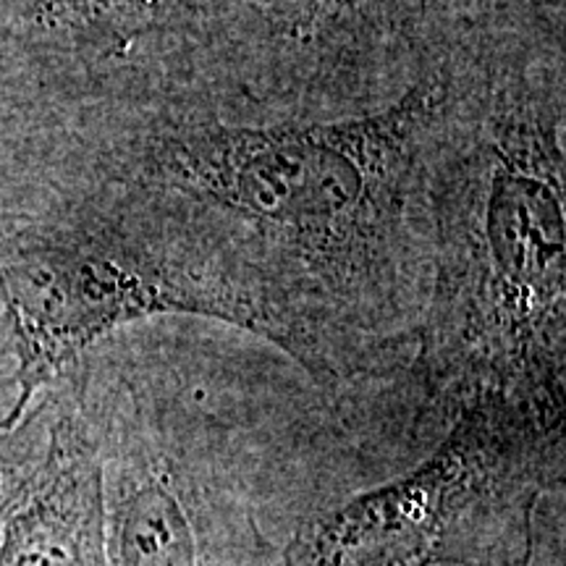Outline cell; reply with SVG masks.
Listing matches in <instances>:
<instances>
[{
    "instance_id": "cell-1",
    "label": "cell",
    "mask_w": 566,
    "mask_h": 566,
    "mask_svg": "<svg viewBox=\"0 0 566 566\" xmlns=\"http://www.w3.org/2000/svg\"><path fill=\"white\" fill-rule=\"evenodd\" d=\"M451 87L422 82L391 108L328 124L158 118L111 137L80 113L108 174L187 212L296 315L328 384L386 365L417 317V210Z\"/></svg>"
},
{
    "instance_id": "cell-2",
    "label": "cell",
    "mask_w": 566,
    "mask_h": 566,
    "mask_svg": "<svg viewBox=\"0 0 566 566\" xmlns=\"http://www.w3.org/2000/svg\"><path fill=\"white\" fill-rule=\"evenodd\" d=\"M0 296L19 384L0 424L111 331L153 315L231 323L315 367L292 310L202 223L105 171L66 116L0 137Z\"/></svg>"
},
{
    "instance_id": "cell-3",
    "label": "cell",
    "mask_w": 566,
    "mask_h": 566,
    "mask_svg": "<svg viewBox=\"0 0 566 566\" xmlns=\"http://www.w3.org/2000/svg\"><path fill=\"white\" fill-rule=\"evenodd\" d=\"M499 80V76H495ZM562 87L451 90L430 160V286L417 344L430 391L564 407Z\"/></svg>"
},
{
    "instance_id": "cell-4",
    "label": "cell",
    "mask_w": 566,
    "mask_h": 566,
    "mask_svg": "<svg viewBox=\"0 0 566 566\" xmlns=\"http://www.w3.org/2000/svg\"><path fill=\"white\" fill-rule=\"evenodd\" d=\"M562 478L564 407L472 396L422 464L304 522L283 566H525Z\"/></svg>"
},
{
    "instance_id": "cell-5",
    "label": "cell",
    "mask_w": 566,
    "mask_h": 566,
    "mask_svg": "<svg viewBox=\"0 0 566 566\" xmlns=\"http://www.w3.org/2000/svg\"><path fill=\"white\" fill-rule=\"evenodd\" d=\"M51 449L0 537V566H108L103 527V443L80 373L55 384Z\"/></svg>"
},
{
    "instance_id": "cell-6",
    "label": "cell",
    "mask_w": 566,
    "mask_h": 566,
    "mask_svg": "<svg viewBox=\"0 0 566 566\" xmlns=\"http://www.w3.org/2000/svg\"><path fill=\"white\" fill-rule=\"evenodd\" d=\"M108 566H210L192 501L150 464L103 459Z\"/></svg>"
},
{
    "instance_id": "cell-7",
    "label": "cell",
    "mask_w": 566,
    "mask_h": 566,
    "mask_svg": "<svg viewBox=\"0 0 566 566\" xmlns=\"http://www.w3.org/2000/svg\"><path fill=\"white\" fill-rule=\"evenodd\" d=\"M155 11L158 0H40L34 24L48 38L45 55L95 66L145 32Z\"/></svg>"
},
{
    "instance_id": "cell-8",
    "label": "cell",
    "mask_w": 566,
    "mask_h": 566,
    "mask_svg": "<svg viewBox=\"0 0 566 566\" xmlns=\"http://www.w3.org/2000/svg\"><path fill=\"white\" fill-rule=\"evenodd\" d=\"M55 409H59V391L51 386L19 422L0 424V537L45 464Z\"/></svg>"
}]
</instances>
